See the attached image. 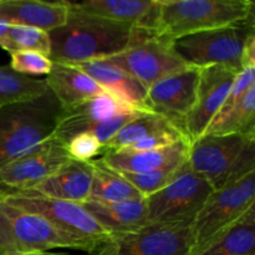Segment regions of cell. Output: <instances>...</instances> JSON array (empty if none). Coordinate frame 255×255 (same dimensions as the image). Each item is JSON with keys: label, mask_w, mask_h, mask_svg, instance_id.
<instances>
[{"label": "cell", "mask_w": 255, "mask_h": 255, "mask_svg": "<svg viewBox=\"0 0 255 255\" xmlns=\"http://www.w3.org/2000/svg\"><path fill=\"white\" fill-rule=\"evenodd\" d=\"M49 36L51 61L80 64L111 57L156 34L70 7L65 24Z\"/></svg>", "instance_id": "obj_1"}, {"label": "cell", "mask_w": 255, "mask_h": 255, "mask_svg": "<svg viewBox=\"0 0 255 255\" xmlns=\"http://www.w3.org/2000/svg\"><path fill=\"white\" fill-rule=\"evenodd\" d=\"M62 107L47 89L41 96L0 109V168L54 136Z\"/></svg>", "instance_id": "obj_2"}, {"label": "cell", "mask_w": 255, "mask_h": 255, "mask_svg": "<svg viewBox=\"0 0 255 255\" xmlns=\"http://www.w3.org/2000/svg\"><path fill=\"white\" fill-rule=\"evenodd\" d=\"M249 0H159L156 36L172 41L186 35L255 20Z\"/></svg>", "instance_id": "obj_3"}, {"label": "cell", "mask_w": 255, "mask_h": 255, "mask_svg": "<svg viewBox=\"0 0 255 255\" xmlns=\"http://www.w3.org/2000/svg\"><path fill=\"white\" fill-rule=\"evenodd\" d=\"M187 162L218 191L255 172V134H203L191 143Z\"/></svg>", "instance_id": "obj_4"}, {"label": "cell", "mask_w": 255, "mask_h": 255, "mask_svg": "<svg viewBox=\"0 0 255 255\" xmlns=\"http://www.w3.org/2000/svg\"><path fill=\"white\" fill-rule=\"evenodd\" d=\"M65 248L94 253L91 244L64 233L36 214L0 201V255H27Z\"/></svg>", "instance_id": "obj_5"}, {"label": "cell", "mask_w": 255, "mask_h": 255, "mask_svg": "<svg viewBox=\"0 0 255 255\" xmlns=\"http://www.w3.org/2000/svg\"><path fill=\"white\" fill-rule=\"evenodd\" d=\"M252 35H255V20L186 35L172 40L171 44L179 59L188 66L197 69L224 66L241 72L244 47Z\"/></svg>", "instance_id": "obj_6"}, {"label": "cell", "mask_w": 255, "mask_h": 255, "mask_svg": "<svg viewBox=\"0 0 255 255\" xmlns=\"http://www.w3.org/2000/svg\"><path fill=\"white\" fill-rule=\"evenodd\" d=\"M255 204V172L213 191L191 224L192 252L198 251L238 222Z\"/></svg>", "instance_id": "obj_7"}, {"label": "cell", "mask_w": 255, "mask_h": 255, "mask_svg": "<svg viewBox=\"0 0 255 255\" xmlns=\"http://www.w3.org/2000/svg\"><path fill=\"white\" fill-rule=\"evenodd\" d=\"M0 201L22 212L42 217L61 232L86 242L96 249L111 239V234L81 204L5 189H0Z\"/></svg>", "instance_id": "obj_8"}, {"label": "cell", "mask_w": 255, "mask_h": 255, "mask_svg": "<svg viewBox=\"0 0 255 255\" xmlns=\"http://www.w3.org/2000/svg\"><path fill=\"white\" fill-rule=\"evenodd\" d=\"M214 189L202 176L192 171L188 162L164 188L147 197L148 224L192 223Z\"/></svg>", "instance_id": "obj_9"}, {"label": "cell", "mask_w": 255, "mask_h": 255, "mask_svg": "<svg viewBox=\"0 0 255 255\" xmlns=\"http://www.w3.org/2000/svg\"><path fill=\"white\" fill-rule=\"evenodd\" d=\"M139 112L133 111L109 94L62 109L55 136L66 143L79 133H91L102 143L112 138L124 125Z\"/></svg>", "instance_id": "obj_10"}, {"label": "cell", "mask_w": 255, "mask_h": 255, "mask_svg": "<svg viewBox=\"0 0 255 255\" xmlns=\"http://www.w3.org/2000/svg\"><path fill=\"white\" fill-rule=\"evenodd\" d=\"M192 223L147 224L136 232L111 236L101 255H189Z\"/></svg>", "instance_id": "obj_11"}, {"label": "cell", "mask_w": 255, "mask_h": 255, "mask_svg": "<svg viewBox=\"0 0 255 255\" xmlns=\"http://www.w3.org/2000/svg\"><path fill=\"white\" fill-rule=\"evenodd\" d=\"M104 61L124 70L146 89L164 77L191 67L174 52L171 41L157 36L148 37Z\"/></svg>", "instance_id": "obj_12"}, {"label": "cell", "mask_w": 255, "mask_h": 255, "mask_svg": "<svg viewBox=\"0 0 255 255\" xmlns=\"http://www.w3.org/2000/svg\"><path fill=\"white\" fill-rule=\"evenodd\" d=\"M70 159L65 143L54 134L0 168V189L26 191L32 188Z\"/></svg>", "instance_id": "obj_13"}, {"label": "cell", "mask_w": 255, "mask_h": 255, "mask_svg": "<svg viewBox=\"0 0 255 255\" xmlns=\"http://www.w3.org/2000/svg\"><path fill=\"white\" fill-rule=\"evenodd\" d=\"M201 69L188 67L159 80L147 89L146 106L183 132V125L197 99ZM184 133V132H183Z\"/></svg>", "instance_id": "obj_14"}, {"label": "cell", "mask_w": 255, "mask_h": 255, "mask_svg": "<svg viewBox=\"0 0 255 255\" xmlns=\"http://www.w3.org/2000/svg\"><path fill=\"white\" fill-rule=\"evenodd\" d=\"M238 74L224 66L201 69L196 104L183 125L184 136L189 143L206 133L212 120L221 111Z\"/></svg>", "instance_id": "obj_15"}, {"label": "cell", "mask_w": 255, "mask_h": 255, "mask_svg": "<svg viewBox=\"0 0 255 255\" xmlns=\"http://www.w3.org/2000/svg\"><path fill=\"white\" fill-rule=\"evenodd\" d=\"M92 171V161L82 162L71 158L32 188L14 192H25L34 196L82 204L90 197Z\"/></svg>", "instance_id": "obj_16"}, {"label": "cell", "mask_w": 255, "mask_h": 255, "mask_svg": "<svg viewBox=\"0 0 255 255\" xmlns=\"http://www.w3.org/2000/svg\"><path fill=\"white\" fill-rule=\"evenodd\" d=\"M70 7L156 34L159 0H85L67 1Z\"/></svg>", "instance_id": "obj_17"}, {"label": "cell", "mask_w": 255, "mask_h": 255, "mask_svg": "<svg viewBox=\"0 0 255 255\" xmlns=\"http://www.w3.org/2000/svg\"><path fill=\"white\" fill-rule=\"evenodd\" d=\"M89 75L106 94L137 112H151L146 106L147 89L134 77L104 60L71 64Z\"/></svg>", "instance_id": "obj_18"}, {"label": "cell", "mask_w": 255, "mask_h": 255, "mask_svg": "<svg viewBox=\"0 0 255 255\" xmlns=\"http://www.w3.org/2000/svg\"><path fill=\"white\" fill-rule=\"evenodd\" d=\"M189 147L191 143L183 138L174 142L171 146L152 151H106L100 161L117 172L146 173L183 164L188 158Z\"/></svg>", "instance_id": "obj_19"}, {"label": "cell", "mask_w": 255, "mask_h": 255, "mask_svg": "<svg viewBox=\"0 0 255 255\" xmlns=\"http://www.w3.org/2000/svg\"><path fill=\"white\" fill-rule=\"evenodd\" d=\"M67 1L0 0V20L7 25H22L50 32L65 24L69 14Z\"/></svg>", "instance_id": "obj_20"}, {"label": "cell", "mask_w": 255, "mask_h": 255, "mask_svg": "<svg viewBox=\"0 0 255 255\" xmlns=\"http://www.w3.org/2000/svg\"><path fill=\"white\" fill-rule=\"evenodd\" d=\"M81 206L111 236L136 232L148 224L144 198L124 202L86 201Z\"/></svg>", "instance_id": "obj_21"}, {"label": "cell", "mask_w": 255, "mask_h": 255, "mask_svg": "<svg viewBox=\"0 0 255 255\" xmlns=\"http://www.w3.org/2000/svg\"><path fill=\"white\" fill-rule=\"evenodd\" d=\"M45 81L62 109H69L80 102L106 94L82 70L65 62L52 61L51 70L45 77Z\"/></svg>", "instance_id": "obj_22"}, {"label": "cell", "mask_w": 255, "mask_h": 255, "mask_svg": "<svg viewBox=\"0 0 255 255\" xmlns=\"http://www.w3.org/2000/svg\"><path fill=\"white\" fill-rule=\"evenodd\" d=\"M189 255H255V207L223 233Z\"/></svg>", "instance_id": "obj_23"}, {"label": "cell", "mask_w": 255, "mask_h": 255, "mask_svg": "<svg viewBox=\"0 0 255 255\" xmlns=\"http://www.w3.org/2000/svg\"><path fill=\"white\" fill-rule=\"evenodd\" d=\"M176 129L181 131L176 125H173L161 115H157L154 112H139L126 125H124L120 131L104 144L102 148H104V152L121 151L153 134L167 131H176Z\"/></svg>", "instance_id": "obj_24"}, {"label": "cell", "mask_w": 255, "mask_h": 255, "mask_svg": "<svg viewBox=\"0 0 255 255\" xmlns=\"http://www.w3.org/2000/svg\"><path fill=\"white\" fill-rule=\"evenodd\" d=\"M92 183L87 201L124 202L143 198L142 194L120 172L100 159L92 161Z\"/></svg>", "instance_id": "obj_25"}, {"label": "cell", "mask_w": 255, "mask_h": 255, "mask_svg": "<svg viewBox=\"0 0 255 255\" xmlns=\"http://www.w3.org/2000/svg\"><path fill=\"white\" fill-rule=\"evenodd\" d=\"M255 134V85L229 112L217 117L204 134Z\"/></svg>", "instance_id": "obj_26"}, {"label": "cell", "mask_w": 255, "mask_h": 255, "mask_svg": "<svg viewBox=\"0 0 255 255\" xmlns=\"http://www.w3.org/2000/svg\"><path fill=\"white\" fill-rule=\"evenodd\" d=\"M46 91L45 79L17 74L9 65L0 66V109L7 105L36 99Z\"/></svg>", "instance_id": "obj_27"}, {"label": "cell", "mask_w": 255, "mask_h": 255, "mask_svg": "<svg viewBox=\"0 0 255 255\" xmlns=\"http://www.w3.org/2000/svg\"><path fill=\"white\" fill-rule=\"evenodd\" d=\"M2 50L9 54L16 51H36L50 56L51 41L49 32L41 29L22 25H9Z\"/></svg>", "instance_id": "obj_28"}, {"label": "cell", "mask_w": 255, "mask_h": 255, "mask_svg": "<svg viewBox=\"0 0 255 255\" xmlns=\"http://www.w3.org/2000/svg\"><path fill=\"white\" fill-rule=\"evenodd\" d=\"M181 167L182 164L167 167L159 171L146 172V173H127V172H120V173L142 194L143 198H147L171 183L176 178Z\"/></svg>", "instance_id": "obj_29"}, {"label": "cell", "mask_w": 255, "mask_h": 255, "mask_svg": "<svg viewBox=\"0 0 255 255\" xmlns=\"http://www.w3.org/2000/svg\"><path fill=\"white\" fill-rule=\"evenodd\" d=\"M9 66L17 74L34 77L49 74L52 61L49 56L36 51H16L10 54Z\"/></svg>", "instance_id": "obj_30"}, {"label": "cell", "mask_w": 255, "mask_h": 255, "mask_svg": "<svg viewBox=\"0 0 255 255\" xmlns=\"http://www.w3.org/2000/svg\"><path fill=\"white\" fill-rule=\"evenodd\" d=\"M67 153L72 159L82 162L94 161L96 156L104 153L102 143L91 133H79L65 143Z\"/></svg>", "instance_id": "obj_31"}, {"label": "cell", "mask_w": 255, "mask_h": 255, "mask_svg": "<svg viewBox=\"0 0 255 255\" xmlns=\"http://www.w3.org/2000/svg\"><path fill=\"white\" fill-rule=\"evenodd\" d=\"M7 31H9V25L5 24L4 21L0 20V47H1V49L2 46H4L5 40H6Z\"/></svg>", "instance_id": "obj_32"}, {"label": "cell", "mask_w": 255, "mask_h": 255, "mask_svg": "<svg viewBox=\"0 0 255 255\" xmlns=\"http://www.w3.org/2000/svg\"><path fill=\"white\" fill-rule=\"evenodd\" d=\"M27 255H70V254H64V253H50V252H44V253H34V254H27ZM87 255H101L99 251H95L94 253H90Z\"/></svg>", "instance_id": "obj_33"}]
</instances>
